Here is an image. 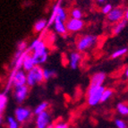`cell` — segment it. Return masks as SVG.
<instances>
[{"label": "cell", "mask_w": 128, "mask_h": 128, "mask_svg": "<svg viewBox=\"0 0 128 128\" xmlns=\"http://www.w3.org/2000/svg\"><path fill=\"white\" fill-rule=\"evenodd\" d=\"M43 81V68L40 66H35L32 70L26 73V85L28 87H33Z\"/></svg>", "instance_id": "1"}, {"label": "cell", "mask_w": 128, "mask_h": 128, "mask_svg": "<svg viewBox=\"0 0 128 128\" xmlns=\"http://www.w3.org/2000/svg\"><path fill=\"white\" fill-rule=\"evenodd\" d=\"M105 89L106 88L104 85L98 87L89 86V89L87 90V103L90 107H95L100 103V98Z\"/></svg>", "instance_id": "2"}, {"label": "cell", "mask_w": 128, "mask_h": 128, "mask_svg": "<svg viewBox=\"0 0 128 128\" xmlns=\"http://www.w3.org/2000/svg\"><path fill=\"white\" fill-rule=\"evenodd\" d=\"M97 38L96 35L93 34H86L82 36L81 38L78 40L76 44V48L79 52L86 51L88 49L92 48L97 42Z\"/></svg>", "instance_id": "3"}, {"label": "cell", "mask_w": 128, "mask_h": 128, "mask_svg": "<svg viewBox=\"0 0 128 128\" xmlns=\"http://www.w3.org/2000/svg\"><path fill=\"white\" fill-rule=\"evenodd\" d=\"M33 112L30 108L24 106H19L14 109V118L19 124H24L32 119Z\"/></svg>", "instance_id": "4"}, {"label": "cell", "mask_w": 128, "mask_h": 128, "mask_svg": "<svg viewBox=\"0 0 128 128\" xmlns=\"http://www.w3.org/2000/svg\"><path fill=\"white\" fill-rule=\"evenodd\" d=\"M26 85V73L22 69L13 71L10 76L8 83V89L10 87H18V86Z\"/></svg>", "instance_id": "5"}, {"label": "cell", "mask_w": 128, "mask_h": 128, "mask_svg": "<svg viewBox=\"0 0 128 128\" xmlns=\"http://www.w3.org/2000/svg\"><path fill=\"white\" fill-rule=\"evenodd\" d=\"M35 126L36 128H52V118L48 111H45L36 116Z\"/></svg>", "instance_id": "6"}, {"label": "cell", "mask_w": 128, "mask_h": 128, "mask_svg": "<svg viewBox=\"0 0 128 128\" xmlns=\"http://www.w3.org/2000/svg\"><path fill=\"white\" fill-rule=\"evenodd\" d=\"M13 97L14 98L15 102L19 105H22L25 101L29 95V87L27 85L18 86V87H14Z\"/></svg>", "instance_id": "7"}, {"label": "cell", "mask_w": 128, "mask_h": 128, "mask_svg": "<svg viewBox=\"0 0 128 128\" xmlns=\"http://www.w3.org/2000/svg\"><path fill=\"white\" fill-rule=\"evenodd\" d=\"M124 18V10L121 7L113 8L107 14V20L109 22H118Z\"/></svg>", "instance_id": "8"}, {"label": "cell", "mask_w": 128, "mask_h": 128, "mask_svg": "<svg viewBox=\"0 0 128 128\" xmlns=\"http://www.w3.org/2000/svg\"><path fill=\"white\" fill-rule=\"evenodd\" d=\"M84 26V22L82 19L77 20V19H71L67 20L66 22V28L67 32H77L81 30Z\"/></svg>", "instance_id": "9"}, {"label": "cell", "mask_w": 128, "mask_h": 128, "mask_svg": "<svg viewBox=\"0 0 128 128\" xmlns=\"http://www.w3.org/2000/svg\"><path fill=\"white\" fill-rule=\"evenodd\" d=\"M107 74L104 72H98V73L94 74L92 75V79H90V86L92 87H98V86L103 85V82L106 80Z\"/></svg>", "instance_id": "10"}, {"label": "cell", "mask_w": 128, "mask_h": 128, "mask_svg": "<svg viewBox=\"0 0 128 128\" xmlns=\"http://www.w3.org/2000/svg\"><path fill=\"white\" fill-rule=\"evenodd\" d=\"M82 60V56L80 52L74 51L70 54L69 56V64H70V67L73 70H76L78 68V66L80 64V62Z\"/></svg>", "instance_id": "11"}, {"label": "cell", "mask_w": 128, "mask_h": 128, "mask_svg": "<svg viewBox=\"0 0 128 128\" xmlns=\"http://www.w3.org/2000/svg\"><path fill=\"white\" fill-rule=\"evenodd\" d=\"M32 56L35 66H41L42 64L47 62L48 58V51L47 50V51L43 52V53L32 54Z\"/></svg>", "instance_id": "12"}, {"label": "cell", "mask_w": 128, "mask_h": 128, "mask_svg": "<svg viewBox=\"0 0 128 128\" xmlns=\"http://www.w3.org/2000/svg\"><path fill=\"white\" fill-rule=\"evenodd\" d=\"M34 66H35V64H34V62H33V59H32V55H30V52L28 51V53L26 54V56H25V58H24L22 69L24 71H25V72H29V71L32 70Z\"/></svg>", "instance_id": "13"}, {"label": "cell", "mask_w": 128, "mask_h": 128, "mask_svg": "<svg viewBox=\"0 0 128 128\" xmlns=\"http://www.w3.org/2000/svg\"><path fill=\"white\" fill-rule=\"evenodd\" d=\"M54 29L58 34L64 35L66 33V24H64V22L61 21L58 17H56L55 21H54Z\"/></svg>", "instance_id": "14"}, {"label": "cell", "mask_w": 128, "mask_h": 128, "mask_svg": "<svg viewBox=\"0 0 128 128\" xmlns=\"http://www.w3.org/2000/svg\"><path fill=\"white\" fill-rule=\"evenodd\" d=\"M49 107V103L48 101H42L40 104H38L35 107V108L33 109V115L37 116L38 114L42 113V112H45V111H48V108Z\"/></svg>", "instance_id": "15"}, {"label": "cell", "mask_w": 128, "mask_h": 128, "mask_svg": "<svg viewBox=\"0 0 128 128\" xmlns=\"http://www.w3.org/2000/svg\"><path fill=\"white\" fill-rule=\"evenodd\" d=\"M8 98H7L6 92L0 93V115H3L7 107Z\"/></svg>", "instance_id": "16"}, {"label": "cell", "mask_w": 128, "mask_h": 128, "mask_svg": "<svg viewBox=\"0 0 128 128\" xmlns=\"http://www.w3.org/2000/svg\"><path fill=\"white\" fill-rule=\"evenodd\" d=\"M127 24H128V22L126 21V19H123V20H121L120 22H118V24H116V25L114 27L113 33L115 35L120 34V33H121V32L124 30V28L126 27Z\"/></svg>", "instance_id": "17"}, {"label": "cell", "mask_w": 128, "mask_h": 128, "mask_svg": "<svg viewBox=\"0 0 128 128\" xmlns=\"http://www.w3.org/2000/svg\"><path fill=\"white\" fill-rule=\"evenodd\" d=\"M56 76V72L54 69H43V78H44V81H48V80L52 79V78H54Z\"/></svg>", "instance_id": "18"}, {"label": "cell", "mask_w": 128, "mask_h": 128, "mask_svg": "<svg viewBox=\"0 0 128 128\" xmlns=\"http://www.w3.org/2000/svg\"><path fill=\"white\" fill-rule=\"evenodd\" d=\"M48 25V21L45 19H40L38 22H36L34 24V30L36 32H42Z\"/></svg>", "instance_id": "19"}, {"label": "cell", "mask_w": 128, "mask_h": 128, "mask_svg": "<svg viewBox=\"0 0 128 128\" xmlns=\"http://www.w3.org/2000/svg\"><path fill=\"white\" fill-rule=\"evenodd\" d=\"M116 111L121 116H128V105L123 102L118 103L116 104Z\"/></svg>", "instance_id": "20"}, {"label": "cell", "mask_w": 128, "mask_h": 128, "mask_svg": "<svg viewBox=\"0 0 128 128\" xmlns=\"http://www.w3.org/2000/svg\"><path fill=\"white\" fill-rule=\"evenodd\" d=\"M6 123L7 128H19L20 124L16 121V119L14 118V116H8L6 119Z\"/></svg>", "instance_id": "21"}, {"label": "cell", "mask_w": 128, "mask_h": 128, "mask_svg": "<svg viewBox=\"0 0 128 128\" xmlns=\"http://www.w3.org/2000/svg\"><path fill=\"white\" fill-rule=\"evenodd\" d=\"M114 92L112 89H105L104 92L102 93V96H101L100 98V103H104L107 102L108 100H110V98L113 96Z\"/></svg>", "instance_id": "22"}, {"label": "cell", "mask_w": 128, "mask_h": 128, "mask_svg": "<svg viewBox=\"0 0 128 128\" xmlns=\"http://www.w3.org/2000/svg\"><path fill=\"white\" fill-rule=\"evenodd\" d=\"M56 17H58L63 22L67 21V14H66V10H64L63 7L60 6H58V9H56Z\"/></svg>", "instance_id": "23"}, {"label": "cell", "mask_w": 128, "mask_h": 128, "mask_svg": "<svg viewBox=\"0 0 128 128\" xmlns=\"http://www.w3.org/2000/svg\"><path fill=\"white\" fill-rule=\"evenodd\" d=\"M128 52V48H122L116 49L115 52H114L112 55H111V58H118L120 56H123L124 55H126Z\"/></svg>", "instance_id": "24"}, {"label": "cell", "mask_w": 128, "mask_h": 128, "mask_svg": "<svg viewBox=\"0 0 128 128\" xmlns=\"http://www.w3.org/2000/svg\"><path fill=\"white\" fill-rule=\"evenodd\" d=\"M70 16H71V18H73V19L80 20L82 17V11L80 10L79 8H74L71 11Z\"/></svg>", "instance_id": "25"}, {"label": "cell", "mask_w": 128, "mask_h": 128, "mask_svg": "<svg viewBox=\"0 0 128 128\" xmlns=\"http://www.w3.org/2000/svg\"><path fill=\"white\" fill-rule=\"evenodd\" d=\"M115 126L116 128H127L128 124L124 119L122 118H116L115 119Z\"/></svg>", "instance_id": "26"}, {"label": "cell", "mask_w": 128, "mask_h": 128, "mask_svg": "<svg viewBox=\"0 0 128 128\" xmlns=\"http://www.w3.org/2000/svg\"><path fill=\"white\" fill-rule=\"evenodd\" d=\"M52 128H69V124L66 121H58L53 124Z\"/></svg>", "instance_id": "27"}, {"label": "cell", "mask_w": 128, "mask_h": 128, "mask_svg": "<svg viewBox=\"0 0 128 128\" xmlns=\"http://www.w3.org/2000/svg\"><path fill=\"white\" fill-rule=\"evenodd\" d=\"M28 49V46H27V42L25 41H20L17 44V50L20 51H26Z\"/></svg>", "instance_id": "28"}, {"label": "cell", "mask_w": 128, "mask_h": 128, "mask_svg": "<svg viewBox=\"0 0 128 128\" xmlns=\"http://www.w3.org/2000/svg\"><path fill=\"white\" fill-rule=\"evenodd\" d=\"M112 9H113L112 4H106L104 6H102V8H101V12H102V14H104L107 15L112 10Z\"/></svg>", "instance_id": "29"}, {"label": "cell", "mask_w": 128, "mask_h": 128, "mask_svg": "<svg viewBox=\"0 0 128 128\" xmlns=\"http://www.w3.org/2000/svg\"><path fill=\"white\" fill-rule=\"evenodd\" d=\"M124 19H126V21L128 22V8L124 11Z\"/></svg>", "instance_id": "30"}, {"label": "cell", "mask_w": 128, "mask_h": 128, "mask_svg": "<svg viewBox=\"0 0 128 128\" xmlns=\"http://www.w3.org/2000/svg\"><path fill=\"white\" fill-rule=\"evenodd\" d=\"M4 123V116H3V115H0V126Z\"/></svg>", "instance_id": "31"}, {"label": "cell", "mask_w": 128, "mask_h": 128, "mask_svg": "<svg viewBox=\"0 0 128 128\" xmlns=\"http://www.w3.org/2000/svg\"><path fill=\"white\" fill-rule=\"evenodd\" d=\"M107 1V0H97V2L98 3V4H103V3H105Z\"/></svg>", "instance_id": "32"}, {"label": "cell", "mask_w": 128, "mask_h": 128, "mask_svg": "<svg viewBox=\"0 0 128 128\" xmlns=\"http://www.w3.org/2000/svg\"><path fill=\"white\" fill-rule=\"evenodd\" d=\"M124 75H126V78H128V67L126 69V71H124Z\"/></svg>", "instance_id": "33"}]
</instances>
